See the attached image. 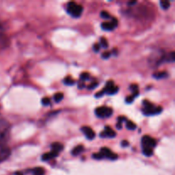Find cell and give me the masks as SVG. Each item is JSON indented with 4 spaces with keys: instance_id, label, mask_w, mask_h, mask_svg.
I'll list each match as a JSON object with an SVG mask.
<instances>
[{
    "instance_id": "cell-1",
    "label": "cell",
    "mask_w": 175,
    "mask_h": 175,
    "mask_svg": "<svg viewBox=\"0 0 175 175\" xmlns=\"http://www.w3.org/2000/svg\"><path fill=\"white\" fill-rule=\"evenodd\" d=\"M10 135V124L6 120L0 119V143L6 144Z\"/></svg>"
},
{
    "instance_id": "cell-2",
    "label": "cell",
    "mask_w": 175,
    "mask_h": 175,
    "mask_svg": "<svg viewBox=\"0 0 175 175\" xmlns=\"http://www.w3.org/2000/svg\"><path fill=\"white\" fill-rule=\"evenodd\" d=\"M143 108L142 109V112L144 116H155V115H159L161 112L162 111V108L159 106H155L150 102L144 100L143 101Z\"/></svg>"
},
{
    "instance_id": "cell-3",
    "label": "cell",
    "mask_w": 175,
    "mask_h": 175,
    "mask_svg": "<svg viewBox=\"0 0 175 175\" xmlns=\"http://www.w3.org/2000/svg\"><path fill=\"white\" fill-rule=\"evenodd\" d=\"M67 12L73 17L78 18L83 12V7L80 4H76L75 2H70L67 5Z\"/></svg>"
},
{
    "instance_id": "cell-4",
    "label": "cell",
    "mask_w": 175,
    "mask_h": 175,
    "mask_svg": "<svg viewBox=\"0 0 175 175\" xmlns=\"http://www.w3.org/2000/svg\"><path fill=\"white\" fill-rule=\"evenodd\" d=\"M96 116L99 118H108L113 115V109L111 108L105 107H98L96 108L95 110Z\"/></svg>"
},
{
    "instance_id": "cell-5",
    "label": "cell",
    "mask_w": 175,
    "mask_h": 175,
    "mask_svg": "<svg viewBox=\"0 0 175 175\" xmlns=\"http://www.w3.org/2000/svg\"><path fill=\"white\" fill-rule=\"evenodd\" d=\"M142 148L143 149H150L153 150L156 146V141L150 136H143L142 139Z\"/></svg>"
},
{
    "instance_id": "cell-6",
    "label": "cell",
    "mask_w": 175,
    "mask_h": 175,
    "mask_svg": "<svg viewBox=\"0 0 175 175\" xmlns=\"http://www.w3.org/2000/svg\"><path fill=\"white\" fill-rule=\"evenodd\" d=\"M103 91H104V94H107V95H115V94H116V93L118 92L119 88L115 85L114 81H111V80H110V81L107 82L105 87L103 89Z\"/></svg>"
},
{
    "instance_id": "cell-7",
    "label": "cell",
    "mask_w": 175,
    "mask_h": 175,
    "mask_svg": "<svg viewBox=\"0 0 175 175\" xmlns=\"http://www.w3.org/2000/svg\"><path fill=\"white\" fill-rule=\"evenodd\" d=\"M9 39L4 32V28L0 25V51L4 50L8 46Z\"/></svg>"
},
{
    "instance_id": "cell-8",
    "label": "cell",
    "mask_w": 175,
    "mask_h": 175,
    "mask_svg": "<svg viewBox=\"0 0 175 175\" xmlns=\"http://www.w3.org/2000/svg\"><path fill=\"white\" fill-rule=\"evenodd\" d=\"M10 155V150L7 146V144L0 143V162H4Z\"/></svg>"
},
{
    "instance_id": "cell-9",
    "label": "cell",
    "mask_w": 175,
    "mask_h": 175,
    "mask_svg": "<svg viewBox=\"0 0 175 175\" xmlns=\"http://www.w3.org/2000/svg\"><path fill=\"white\" fill-rule=\"evenodd\" d=\"M99 153L102 155L103 158H108L109 160H116L118 158V155H116V153L112 152L108 148H102L100 150Z\"/></svg>"
},
{
    "instance_id": "cell-10",
    "label": "cell",
    "mask_w": 175,
    "mask_h": 175,
    "mask_svg": "<svg viewBox=\"0 0 175 175\" xmlns=\"http://www.w3.org/2000/svg\"><path fill=\"white\" fill-rule=\"evenodd\" d=\"M118 25V21L116 18H112L111 21H104L101 24L102 28L105 31H112L117 27Z\"/></svg>"
},
{
    "instance_id": "cell-11",
    "label": "cell",
    "mask_w": 175,
    "mask_h": 175,
    "mask_svg": "<svg viewBox=\"0 0 175 175\" xmlns=\"http://www.w3.org/2000/svg\"><path fill=\"white\" fill-rule=\"evenodd\" d=\"M100 136L102 138H115L116 133L110 127H105L104 131L100 134Z\"/></svg>"
},
{
    "instance_id": "cell-12",
    "label": "cell",
    "mask_w": 175,
    "mask_h": 175,
    "mask_svg": "<svg viewBox=\"0 0 175 175\" xmlns=\"http://www.w3.org/2000/svg\"><path fill=\"white\" fill-rule=\"evenodd\" d=\"M81 131L85 134L86 138L88 139L92 140L95 138V132H94V131L92 130V128L89 127H83L81 128Z\"/></svg>"
},
{
    "instance_id": "cell-13",
    "label": "cell",
    "mask_w": 175,
    "mask_h": 175,
    "mask_svg": "<svg viewBox=\"0 0 175 175\" xmlns=\"http://www.w3.org/2000/svg\"><path fill=\"white\" fill-rule=\"evenodd\" d=\"M57 155H58L57 153L52 151L51 150V151L45 153V154H44V155H42V160H43V161H49V160H51L53 159V158L56 157Z\"/></svg>"
},
{
    "instance_id": "cell-14",
    "label": "cell",
    "mask_w": 175,
    "mask_h": 175,
    "mask_svg": "<svg viewBox=\"0 0 175 175\" xmlns=\"http://www.w3.org/2000/svg\"><path fill=\"white\" fill-rule=\"evenodd\" d=\"M175 61V55L174 52L172 51L168 54H164L163 56V62L167 63H173Z\"/></svg>"
},
{
    "instance_id": "cell-15",
    "label": "cell",
    "mask_w": 175,
    "mask_h": 175,
    "mask_svg": "<svg viewBox=\"0 0 175 175\" xmlns=\"http://www.w3.org/2000/svg\"><path fill=\"white\" fill-rule=\"evenodd\" d=\"M63 150V145L60 143H54L51 144V150L59 154L60 152Z\"/></svg>"
},
{
    "instance_id": "cell-16",
    "label": "cell",
    "mask_w": 175,
    "mask_h": 175,
    "mask_svg": "<svg viewBox=\"0 0 175 175\" xmlns=\"http://www.w3.org/2000/svg\"><path fill=\"white\" fill-rule=\"evenodd\" d=\"M84 151V146L83 145H77L74 147L72 150V155H79Z\"/></svg>"
},
{
    "instance_id": "cell-17",
    "label": "cell",
    "mask_w": 175,
    "mask_h": 175,
    "mask_svg": "<svg viewBox=\"0 0 175 175\" xmlns=\"http://www.w3.org/2000/svg\"><path fill=\"white\" fill-rule=\"evenodd\" d=\"M168 74H167V72H157L153 74V77L157 79V80H161V79H164V78H167Z\"/></svg>"
},
{
    "instance_id": "cell-18",
    "label": "cell",
    "mask_w": 175,
    "mask_h": 175,
    "mask_svg": "<svg viewBox=\"0 0 175 175\" xmlns=\"http://www.w3.org/2000/svg\"><path fill=\"white\" fill-rule=\"evenodd\" d=\"M32 173L34 175H44V169L43 167H36L32 170Z\"/></svg>"
},
{
    "instance_id": "cell-19",
    "label": "cell",
    "mask_w": 175,
    "mask_h": 175,
    "mask_svg": "<svg viewBox=\"0 0 175 175\" xmlns=\"http://www.w3.org/2000/svg\"><path fill=\"white\" fill-rule=\"evenodd\" d=\"M99 44L100 47L104 48V49H107V48L108 47V43L107 40H106L105 38H104V37H102V38L100 39Z\"/></svg>"
},
{
    "instance_id": "cell-20",
    "label": "cell",
    "mask_w": 175,
    "mask_h": 175,
    "mask_svg": "<svg viewBox=\"0 0 175 175\" xmlns=\"http://www.w3.org/2000/svg\"><path fill=\"white\" fill-rule=\"evenodd\" d=\"M63 82L65 85H67V86H73L74 84V80H73V78L70 77V76H68V77H66L65 79H64Z\"/></svg>"
},
{
    "instance_id": "cell-21",
    "label": "cell",
    "mask_w": 175,
    "mask_h": 175,
    "mask_svg": "<svg viewBox=\"0 0 175 175\" xmlns=\"http://www.w3.org/2000/svg\"><path fill=\"white\" fill-rule=\"evenodd\" d=\"M126 127L127 128L128 130H135L137 126L136 124H134L132 121H130V120H127V124H126Z\"/></svg>"
},
{
    "instance_id": "cell-22",
    "label": "cell",
    "mask_w": 175,
    "mask_h": 175,
    "mask_svg": "<svg viewBox=\"0 0 175 175\" xmlns=\"http://www.w3.org/2000/svg\"><path fill=\"white\" fill-rule=\"evenodd\" d=\"M139 95V93H132V95H131L130 97H127L126 98V103L127 104H131L133 102V100L135 99V97H137Z\"/></svg>"
},
{
    "instance_id": "cell-23",
    "label": "cell",
    "mask_w": 175,
    "mask_h": 175,
    "mask_svg": "<svg viewBox=\"0 0 175 175\" xmlns=\"http://www.w3.org/2000/svg\"><path fill=\"white\" fill-rule=\"evenodd\" d=\"M63 99V93L59 92V93H56L54 95V100L56 103H60Z\"/></svg>"
},
{
    "instance_id": "cell-24",
    "label": "cell",
    "mask_w": 175,
    "mask_h": 175,
    "mask_svg": "<svg viewBox=\"0 0 175 175\" xmlns=\"http://www.w3.org/2000/svg\"><path fill=\"white\" fill-rule=\"evenodd\" d=\"M160 4H161L162 8L163 9V10H167V9L169 8V6H170V3H169L168 1H165V0L161 1Z\"/></svg>"
},
{
    "instance_id": "cell-25",
    "label": "cell",
    "mask_w": 175,
    "mask_h": 175,
    "mask_svg": "<svg viewBox=\"0 0 175 175\" xmlns=\"http://www.w3.org/2000/svg\"><path fill=\"white\" fill-rule=\"evenodd\" d=\"M143 154L146 156H151L153 155V150L150 149H143Z\"/></svg>"
},
{
    "instance_id": "cell-26",
    "label": "cell",
    "mask_w": 175,
    "mask_h": 175,
    "mask_svg": "<svg viewBox=\"0 0 175 175\" xmlns=\"http://www.w3.org/2000/svg\"><path fill=\"white\" fill-rule=\"evenodd\" d=\"M100 16L102 18H104V19H108V18H110V15H109V13L107 11H102L101 12V14H100Z\"/></svg>"
},
{
    "instance_id": "cell-27",
    "label": "cell",
    "mask_w": 175,
    "mask_h": 175,
    "mask_svg": "<svg viewBox=\"0 0 175 175\" xmlns=\"http://www.w3.org/2000/svg\"><path fill=\"white\" fill-rule=\"evenodd\" d=\"M42 104L44 105V106L50 105V104H51V99H50L49 97H44V98L42 99Z\"/></svg>"
},
{
    "instance_id": "cell-28",
    "label": "cell",
    "mask_w": 175,
    "mask_h": 175,
    "mask_svg": "<svg viewBox=\"0 0 175 175\" xmlns=\"http://www.w3.org/2000/svg\"><path fill=\"white\" fill-rule=\"evenodd\" d=\"M89 74H87V73H83V74H81V75H80V79H81V80H83V81H85V80H87L88 79H89Z\"/></svg>"
},
{
    "instance_id": "cell-29",
    "label": "cell",
    "mask_w": 175,
    "mask_h": 175,
    "mask_svg": "<svg viewBox=\"0 0 175 175\" xmlns=\"http://www.w3.org/2000/svg\"><path fill=\"white\" fill-rule=\"evenodd\" d=\"M130 89H131V91L133 93H139V92H138L139 86L137 85H131V86H130Z\"/></svg>"
},
{
    "instance_id": "cell-30",
    "label": "cell",
    "mask_w": 175,
    "mask_h": 175,
    "mask_svg": "<svg viewBox=\"0 0 175 175\" xmlns=\"http://www.w3.org/2000/svg\"><path fill=\"white\" fill-rule=\"evenodd\" d=\"M92 157H93L94 159L97 160L103 159V156H102V155H101L100 153H95V154H93V155H92Z\"/></svg>"
},
{
    "instance_id": "cell-31",
    "label": "cell",
    "mask_w": 175,
    "mask_h": 175,
    "mask_svg": "<svg viewBox=\"0 0 175 175\" xmlns=\"http://www.w3.org/2000/svg\"><path fill=\"white\" fill-rule=\"evenodd\" d=\"M100 49H101V47H100L99 44H95L94 45H93V51H94L95 52L99 51Z\"/></svg>"
},
{
    "instance_id": "cell-32",
    "label": "cell",
    "mask_w": 175,
    "mask_h": 175,
    "mask_svg": "<svg viewBox=\"0 0 175 175\" xmlns=\"http://www.w3.org/2000/svg\"><path fill=\"white\" fill-rule=\"evenodd\" d=\"M109 56H110V53L109 52H104V53H103V55H102V57L104 59H107Z\"/></svg>"
},
{
    "instance_id": "cell-33",
    "label": "cell",
    "mask_w": 175,
    "mask_h": 175,
    "mask_svg": "<svg viewBox=\"0 0 175 175\" xmlns=\"http://www.w3.org/2000/svg\"><path fill=\"white\" fill-rule=\"evenodd\" d=\"M104 91L102 90L101 92H97V93L96 94V97H103V95H104Z\"/></svg>"
},
{
    "instance_id": "cell-34",
    "label": "cell",
    "mask_w": 175,
    "mask_h": 175,
    "mask_svg": "<svg viewBox=\"0 0 175 175\" xmlns=\"http://www.w3.org/2000/svg\"><path fill=\"white\" fill-rule=\"evenodd\" d=\"M121 145L123 146V147H127L129 145V143H128L127 141H126V140H123L122 142H121Z\"/></svg>"
},
{
    "instance_id": "cell-35",
    "label": "cell",
    "mask_w": 175,
    "mask_h": 175,
    "mask_svg": "<svg viewBox=\"0 0 175 175\" xmlns=\"http://www.w3.org/2000/svg\"><path fill=\"white\" fill-rule=\"evenodd\" d=\"M97 86V83H92V84H91L89 86H88V88L91 90V89H93V88H95Z\"/></svg>"
},
{
    "instance_id": "cell-36",
    "label": "cell",
    "mask_w": 175,
    "mask_h": 175,
    "mask_svg": "<svg viewBox=\"0 0 175 175\" xmlns=\"http://www.w3.org/2000/svg\"><path fill=\"white\" fill-rule=\"evenodd\" d=\"M116 127H117V128H118L119 130H120V129L122 128V123L118 121V123H117V125H116Z\"/></svg>"
},
{
    "instance_id": "cell-37",
    "label": "cell",
    "mask_w": 175,
    "mask_h": 175,
    "mask_svg": "<svg viewBox=\"0 0 175 175\" xmlns=\"http://www.w3.org/2000/svg\"><path fill=\"white\" fill-rule=\"evenodd\" d=\"M16 175H22V173H16Z\"/></svg>"
}]
</instances>
